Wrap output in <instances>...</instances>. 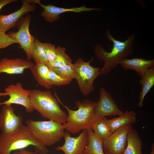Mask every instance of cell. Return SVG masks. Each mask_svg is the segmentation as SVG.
<instances>
[{
	"label": "cell",
	"instance_id": "7",
	"mask_svg": "<svg viewBox=\"0 0 154 154\" xmlns=\"http://www.w3.org/2000/svg\"><path fill=\"white\" fill-rule=\"evenodd\" d=\"M31 20L30 14H27L23 17L17 24L18 31L16 32H10L8 34L20 44L21 48L25 52L27 60L28 61H30L31 59V51L35 39L29 31Z\"/></svg>",
	"mask_w": 154,
	"mask_h": 154
},
{
	"label": "cell",
	"instance_id": "23",
	"mask_svg": "<svg viewBox=\"0 0 154 154\" xmlns=\"http://www.w3.org/2000/svg\"><path fill=\"white\" fill-rule=\"evenodd\" d=\"M56 55L54 61L48 64L50 68L62 67L69 63H72V60L66 53L65 49L60 46L56 48Z\"/></svg>",
	"mask_w": 154,
	"mask_h": 154
},
{
	"label": "cell",
	"instance_id": "26",
	"mask_svg": "<svg viewBox=\"0 0 154 154\" xmlns=\"http://www.w3.org/2000/svg\"><path fill=\"white\" fill-rule=\"evenodd\" d=\"M48 77L50 82L52 86L67 85L70 84L71 82L58 75L50 68Z\"/></svg>",
	"mask_w": 154,
	"mask_h": 154
},
{
	"label": "cell",
	"instance_id": "33",
	"mask_svg": "<svg viewBox=\"0 0 154 154\" xmlns=\"http://www.w3.org/2000/svg\"><path fill=\"white\" fill-rule=\"evenodd\" d=\"M10 154H19V151H17L15 152H14Z\"/></svg>",
	"mask_w": 154,
	"mask_h": 154
},
{
	"label": "cell",
	"instance_id": "3",
	"mask_svg": "<svg viewBox=\"0 0 154 154\" xmlns=\"http://www.w3.org/2000/svg\"><path fill=\"white\" fill-rule=\"evenodd\" d=\"M30 97L33 108L42 117L62 124L66 122L67 114L50 91L33 89Z\"/></svg>",
	"mask_w": 154,
	"mask_h": 154
},
{
	"label": "cell",
	"instance_id": "13",
	"mask_svg": "<svg viewBox=\"0 0 154 154\" xmlns=\"http://www.w3.org/2000/svg\"><path fill=\"white\" fill-rule=\"evenodd\" d=\"M22 5L20 9L8 15L0 14V31L5 32L12 28H14L23 16L36 10V6L31 0L21 1Z\"/></svg>",
	"mask_w": 154,
	"mask_h": 154
},
{
	"label": "cell",
	"instance_id": "8",
	"mask_svg": "<svg viewBox=\"0 0 154 154\" xmlns=\"http://www.w3.org/2000/svg\"><path fill=\"white\" fill-rule=\"evenodd\" d=\"M132 128L131 125L122 126L103 139L104 154H123L127 146V134Z\"/></svg>",
	"mask_w": 154,
	"mask_h": 154
},
{
	"label": "cell",
	"instance_id": "11",
	"mask_svg": "<svg viewBox=\"0 0 154 154\" xmlns=\"http://www.w3.org/2000/svg\"><path fill=\"white\" fill-rule=\"evenodd\" d=\"M14 110L11 105H3L0 112V129L4 135L13 133L23 124L22 116L16 115Z\"/></svg>",
	"mask_w": 154,
	"mask_h": 154
},
{
	"label": "cell",
	"instance_id": "27",
	"mask_svg": "<svg viewBox=\"0 0 154 154\" xmlns=\"http://www.w3.org/2000/svg\"><path fill=\"white\" fill-rule=\"evenodd\" d=\"M42 45L48 58V64L52 62L56 55V48L55 46L48 43H42Z\"/></svg>",
	"mask_w": 154,
	"mask_h": 154
},
{
	"label": "cell",
	"instance_id": "30",
	"mask_svg": "<svg viewBox=\"0 0 154 154\" xmlns=\"http://www.w3.org/2000/svg\"><path fill=\"white\" fill-rule=\"evenodd\" d=\"M19 154H39L37 152L30 151L25 149H22L19 150Z\"/></svg>",
	"mask_w": 154,
	"mask_h": 154
},
{
	"label": "cell",
	"instance_id": "12",
	"mask_svg": "<svg viewBox=\"0 0 154 154\" xmlns=\"http://www.w3.org/2000/svg\"><path fill=\"white\" fill-rule=\"evenodd\" d=\"M94 112L98 117L101 118L108 116H119L124 113L119 109L110 94L103 87L100 89L99 99L96 102Z\"/></svg>",
	"mask_w": 154,
	"mask_h": 154
},
{
	"label": "cell",
	"instance_id": "28",
	"mask_svg": "<svg viewBox=\"0 0 154 154\" xmlns=\"http://www.w3.org/2000/svg\"><path fill=\"white\" fill-rule=\"evenodd\" d=\"M15 43H18L8 34H6L5 32L0 31V49L5 48Z\"/></svg>",
	"mask_w": 154,
	"mask_h": 154
},
{
	"label": "cell",
	"instance_id": "9",
	"mask_svg": "<svg viewBox=\"0 0 154 154\" xmlns=\"http://www.w3.org/2000/svg\"><path fill=\"white\" fill-rule=\"evenodd\" d=\"M5 92L9 97L7 100L0 103L2 105H11L12 104L23 106L28 113L33 112L30 102V95L32 90L24 89L20 82L10 85L4 89Z\"/></svg>",
	"mask_w": 154,
	"mask_h": 154
},
{
	"label": "cell",
	"instance_id": "17",
	"mask_svg": "<svg viewBox=\"0 0 154 154\" xmlns=\"http://www.w3.org/2000/svg\"><path fill=\"white\" fill-rule=\"evenodd\" d=\"M136 121V114L133 110L126 111L118 117L106 120L107 123L112 132L122 126L132 125Z\"/></svg>",
	"mask_w": 154,
	"mask_h": 154
},
{
	"label": "cell",
	"instance_id": "4",
	"mask_svg": "<svg viewBox=\"0 0 154 154\" xmlns=\"http://www.w3.org/2000/svg\"><path fill=\"white\" fill-rule=\"evenodd\" d=\"M35 147L36 152L47 154L48 150L32 135L26 125L23 124L16 132L9 135L0 134V154H10L13 151Z\"/></svg>",
	"mask_w": 154,
	"mask_h": 154
},
{
	"label": "cell",
	"instance_id": "18",
	"mask_svg": "<svg viewBox=\"0 0 154 154\" xmlns=\"http://www.w3.org/2000/svg\"><path fill=\"white\" fill-rule=\"evenodd\" d=\"M139 83L141 86V91L139 93V107L143 106L144 98L154 85V66L148 69L141 77Z\"/></svg>",
	"mask_w": 154,
	"mask_h": 154
},
{
	"label": "cell",
	"instance_id": "20",
	"mask_svg": "<svg viewBox=\"0 0 154 154\" xmlns=\"http://www.w3.org/2000/svg\"><path fill=\"white\" fill-rule=\"evenodd\" d=\"M142 144L137 131L132 128L127 134V146L123 154H143Z\"/></svg>",
	"mask_w": 154,
	"mask_h": 154
},
{
	"label": "cell",
	"instance_id": "14",
	"mask_svg": "<svg viewBox=\"0 0 154 154\" xmlns=\"http://www.w3.org/2000/svg\"><path fill=\"white\" fill-rule=\"evenodd\" d=\"M32 3H37L43 9L40 14L41 16L46 21L52 23L57 21L60 17V15L67 12L80 13L83 11H90L95 10L100 11L98 8H87L85 6L78 7L67 8L60 7L50 5H45L42 4L39 0H32Z\"/></svg>",
	"mask_w": 154,
	"mask_h": 154
},
{
	"label": "cell",
	"instance_id": "24",
	"mask_svg": "<svg viewBox=\"0 0 154 154\" xmlns=\"http://www.w3.org/2000/svg\"><path fill=\"white\" fill-rule=\"evenodd\" d=\"M105 117L102 118L92 128L94 134L103 139L109 136L112 133L107 123Z\"/></svg>",
	"mask_w": 154,
	"mask_h": 154
},
{
	"label": "cell",
	"instance_id": "10",
	"mask_svg": "<svg viewBox=\"0 0 154 154\" xmlns=\"http://www.w3.org/2000/svg\"><path fill=\"white\" fill-rule=\"evenodd\" d=\"M63 137L64 144L56 147L57 150L62 151L64 154H84L88 141V130L84 129L76 137H72L70 133L64 131Z\"/></svg>",
	"mask_w": 154,
	"mask_h": 154
},
{
	"label": "cell",
	"instance_id": "21",
	"mask_svg": "<svg viewBox=\"0 0 154 154\" xmlns=\"http://www.w3.org/2000/svg\"><path fill=\"white\" fill-rule=\"evenodd\" d=\"M88 141L84 154H104L103 148V139L95 135L92 129L88 130Z\"/></svg>",
	"mask_w": 154,
	"mask_h": 154
},
{
	"label": "cell",
	"instance_id": "5",
	"mask_svg": "<svg viewBox=\"0 0 154 154\" xmlns=\"http://www.w3.org/2000/svg\"><path fill=\"white\" fill-rule=\"evenodd\" d=\"M25 123L33 137L46 147L54 144L63 137L64 129L62 124L54 121L28 119Z\"/></svg>",
	"mask_w": 154,
	"mask_h": 154
},
{
	"label": "cell",
	"instance_id": "31",
	"mask_svg": "<svg viewBox=\"0 0 154 154\" xmlns=\"http://www.w3.org/2000/svg\"><path fill=\"white\" fill-rule=\"evenodd\" d=\"M150 154H154V144L153 143L152 144L151 151Z\"/></svg>",
	"mask_w": 154,
	"mask_h": 154
},
{
	"label": "cell",
	"instance_id": "25",
	"mask_svg": "<svg viewBox=\"0 0 154 154\" xmlns=\"http://www.w3.org/2000/svg\"><path fill=\"white\" fill-rule=\"evenodd\" d=\"M50 69L58 75L71 81L75 78L74 65L72 63L62 67Z\"/></svg>",
	"mask_w": 154,
	"mask_h": 154
},
{
	"label": "cell",
	"instance_id": "29",
	"mask_svg": "<svg viewBox=\"0 0 154 154\" xmlns=\"http://www.w3.org/2000/svg\"><path fill=\"white\" fill-rule=\"evenodd\" d=\"M17 1V0H0V11L3 7L6 5Z\"/></svg>",
	"mask_w": 154,
	"mask_h": 154
},
{
	"label": "cell",
	"instance_id": "16",
	"mask_svg": "<svg viewBox=\"0 0 154 154\" xmlns=\"http://www.w3.org/2000/svg\"><path fill=\"white\" fill-rule=\"evenodd\" d=\"M124 70H132L141 77L146 71L154 66V60H147L143 58H126L120 64Z\"/></svg>",
	"mask_w": 154,
	"mask_h": 154
},
{
	"label": "cell",
	"instance_id": "6",
	"mask_svg": "<svg viewBox=\"0 0 154 154\" xmlns=\"http://www.w3.org/2000/svg\"><path fill=\"white\" fill-rule=\"evenodd\" d=\"M93 58V57L89 61L85 62L82 58H79L74 64L75 79L81 93L85 96L94 90V81L100 75V68L94 67L90 64Z\"/></svg>",
	"mask_w": 154,
	"mask_h": 154
},
{
	"label": "cell",
	"instance_id": "19",
	"mask_svg": "<svg viewBox=\"0 0 154 154\" xmlns=\"http://www.w3.org/2000/svg\"><path fill=\"white\" fill-rule=\"evenodd\" d=\"M30 69L36 81L40 85L47 90L53 86L49 78V68L47 65L36 64Z\"/></svg>",
	"mask_w": 154,
	"mask_h": 154
},
{
	"label": "cell",
	"instance_id": "32",
	"mask_svg": "<svg viewBox=\"0 0 154 154\" xmlns=\"http://www.w3.org/2000/svg\"><path fill=\"white\" fill-rule=\"evenodd\" d=\"M8 96L7 94L6 93L0 92V97Z\"/></svg>",
	"mask_w": 154,
	"mask_h": 154
},
{
	"label": "cell",
	"instance_id": "2",
	"mask_svg": "<svg viewBox=\"0 0 154 154\" xmlns=\"http://www.w3.org/2000/svg\"><path fill=\"white\" fill-rule=\"evenodd\" d=\"M55 96L58 102L66 110L68 113L66 122L62 124L64 129L70 133L76 134L84 129H92L102 118L98 117L94 110L96 102L86 99L76 102L77 110H74L64 105L60 100L56 93Z\"/></svg>",
	"mask_w": 154,
	"mask_h": 154
},
{
	"label": "cell",
	"instance_id": "15",
	"mask_svg": "<svg viewBox=\"0 0 154 154\" xmlns=\"http://www.w3.org/2000/svg\"><path fill=\"white\" fill-rule=\"evenodd\" d=\"M35 65L30 61L21 58L9 59L4 58L0 60V73L11 74H21L25 69H30Z\"/></svg>",
	"mask_w": 154,
	"mask_h": 154
},
{
	"label": "cell",
	"instance_id": "1",
	"mask_svg": "<svg viewBox=\"0 0 154 154\" xmlns=\"http://www.w3.org/2000/svg\"><path fill=\"white\" fill-rule=\"evenodd\" d=\"M105 35L108 40L112 42V48L110 52L106 51L100 44L95 46L94 52L99 60L103 62L104 65L100 69V75L109 74L113 69L133 52V44L135 35L132 34L124 41L116 39L107 30Z\"/></svg>",
	"mask_w": 154,
	"mask_h": 154
},
{
	"label": "cell",
	"instance_id": "22",
	"mask_svg": "<svg viewBox=\"0 0 154 154\" xmlns=\"http://www.w3.org/2000/svg\"><path fill=\"white\" fill-rule=\"evenodd\" d=\"M31 58H33L36 64H43L47 65L48 60L43 47L42 43L37 38L35 39L31 51Z\"/></svg>",
	"mask_w": 154,
	"mask_h": 154
}]
</instances>
